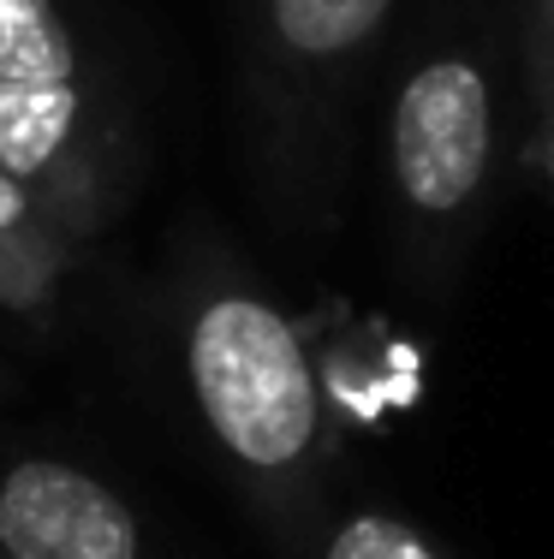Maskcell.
Masks as SVG:
<instances>
[{"mask_svg": "<svg viewBox=\"0 0 554 559\" xmlns=\"http://www.w3.org/2000/svg\"><path fill=\"white\" fill-rule=\"evenodd\" d=\"M108 108L66 0H0V173L78 238L108 209Z\"/></svg>", "mask_w": 554, "mask_h": 559, "instance_id": "1", "label": "cell"}, {"mask_svg": "<svg viewBox=\"0 0 554 559\" xmlns=\"http://www.w3.org/2000/svg\"><path fill=\"white\" fill-rule=\"evenodd\" d=\"M185 388L215 447L257 483H286L322 435V393L298 328L245 286H215L185 316Z\"/></svg>", "mask_w": 554, "mask_h": 559, "instance_id": "2", "label": "cell"}, {"mask_svg": "<svg viewBox=\"0 0 554 559\" xmlns=\"http://www.w3.org/2000/svg\"><path fill=\"white\" fill-rule=\"evenodd\" d=\"M495 143L490 78L465 55H435L400 84L388 114V167L417 221H453L483 191Z\"/></svg>", "mask_w": 554, "mask_h": 559, "instance_id": "3", "label": "cell"}, {"mask_svg": "<svg viewBox=\"0 0 554 559\" xmlns=\"http://www.w3.org/2000/svg\"><path fill=\"white\" fill-rule=\"evenodd\" d=\"M0 559H143V524L96 471L24 452L0 464Z\"/></svg>", "mask_w": 554, "mask_h": 559, "instance_id": "4", "label": "cell"}, {"mask_svg": "<svg viewBox=\"0 0 554 559\" xmlns=\"http://www.w3.org/2000/svg\"><path fill=\"white\" fill-rule=\"evenodd\" d=\"M393 0H262V55L281 78H328L376 43Z\"/></svg>", "mask_w": 554, "mask_h": 559, "instance_id": "5", "label": "cell"}, {"mask_svg": "<svg viewBox=\"0 0 554 559\" xmlns=\"http://www.w3.org/2000/svg\"><path fill=\"white\" fill-rule=\"evenodd\" d=\"M84 238L55 221L19 179L0 173V304H36Z\"/></svg>", "mask_w": 554, "mask_h": 559, "instance_id": "6", "label": "cell"}, {"mask_svg": "<svg viewBox=\"0 0 554 559\" xmlns=\"http://www.w3.org/2000/svg\"><path fill=\"white\" fill-rule=\"evenodd\" d=\"M322 559H441L424 530H412L393 512H358L328 536Z\"/></svg>", "mask_w": 554, "mask_h": 559, "instance_id": "7", "label": "cell"}, {"mask_svg": "<svg viewBox=\"0 0 554 559\" xmlns=\"http://www.w3.org/2000/svg\"><path fill=\"white\" fill-rule=\"evenodd\" d=\"M531 60H537L543 102H554V0H537V43H531Z\"/></svg>", "mask_w": 554, "mask_h": 559, "instance_id": "8", "label": "cell"}, {"mask_svg": "<svg viewBox=\"0 0 554 559\" xmlns=\"http://www.w3.org/2000/svg\"><path fill=\"white\" fill-rule=\"evenodd\" d=\"M537 167H543L549 191H554V102H549V126H543V143H537Z\"/></svg>", "mask_w": 554, "mask_h": 559, "instance_id": "9", "label": "cell"}]
</instances>
